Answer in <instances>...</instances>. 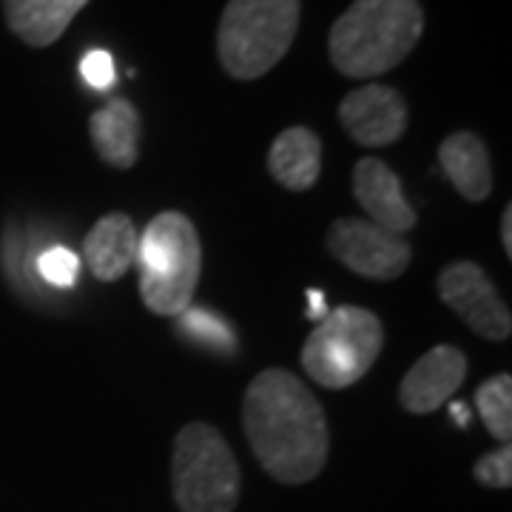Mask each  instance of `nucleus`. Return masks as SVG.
<instances>
[{
  "mask_svg": "<svg viewBox=\"0 0 512 512\" xmlns=\"http://www.w3.org/2000/svg\"><path fill=\"white\" fill-rule=\"evenodd\" d=\"M242 424L256 461L279 484H305L325 470L330 447L325 410L288 370H262L248 384Z\"/></svg>",
  "mask_w": 512,
  "mask_h": 512,
  "instance_id": "nucleus-1",
  "label": "nucleus"
},
{
  "mask_svg": "<svg viewBox=\"0 0 512 512\" xmlns=\"http://www.w3.org/2000/svg\"><path fill=\"white\" fill-rule=\"evenodd\" d=\"M424 32L419 0H353L330 26L328 52L336 72L353 80L379 77L416 49Z\"/></svg>",
  "mask_w": 512,
  "mask_h": 512,
  "instance_id": "nucleus-2",
  "label": "nucleus"
},
{
  "mask_svg": "<svg viewBox=\"0 0 512 512\" xmlns=\"http://www.w3.org/2000/svg\"><path fill=\"white\" fill-rule=\"evenodd\" d=\"M140 293L151 313L180 316L191 308L202 274V245L194 222L180 211H163L137 242Z\"/></svg>",
  "mask_w": 512,
  "mask_h": 512,
  "instance_id": "nucleus-3",
  "label": "nucleus"
},
{
  "mask_svg": "<svg viewBox=\"0 0 512 512\" xmlns=\"http://www.w3.org/2000/svg\"><path fill=\"white\" fill-rule=\"evenodd\" d=\"M299 0H228L217 29V55L234 80H259L274 69L299 32Z\"/></svg>",
  "mask_w": 512,
  "mask_h": 512,
  "instance_id": "nucleus-4",
  "label": "nucleus"
},
{
  "mask_svg": "<svg viewBox=\"0 0 512 512\" xmlns=\"http://www.w3.org/2000/svg\"><path fill=\"white\" fill-rule=\"evenodd\" d=\"M171 484L183 512H234L242 476L220 430L205 421L185 424L174 441Z\"/></svg>",
  "mask_w": 512,
  "mask_h": 512,
  "instance_id": "nucleus-5",
  "label": "nucleus"
},
{
  "mask_svg": "<svg viewBox=\"0 0 512 512\" xmlns=\"http://www.w3.org/2000/svg\"><path fill=\"white\" fill-rule=\"evenodd\" d=\"M384 348L379 316L367 308L345 305L330 311L302 348V367L319 387L342 390L356 384Z\"/></svg>",
  "mask_w": 512,
  "mask_h": 512,
  "instance_id": "nucleus-6",
  "label": "nucleus"
},
{
  "mask_svg": "<svg viewBox=\"0 0 512 512\" xmlns=\"http://www.w3.org/2000/svg\"><path fill=\"white\" fill-rule=\"evenodd\" d=\"M328 251L348 271L365 279H379V282L399 279L413 259L407 239L390 234L373 222L353 220V217L336 220L330 225Z\"/></svg>",
  "mask_w": 512,
  "mask_h": 512,
  "instance_id": "nucleus-7",
  "label": "nucleus"
},
{
  "mask_svg": "<svg viewBox=\"0 0 512 512\" xmlns=\"http://www.w3.org/2000/svg\"><path fill=\"white\" fill-rule=\"evenodd\" d=\"M441 302L464 319V325L481 339L504 342L512 333L510 308L498 296L490 276L476 262H453L439 274Z\"/></svg>",
  "mask_w": 512,
  "mask_h": 512,
  "instance_id": "nucleus-8",
  "label": "nucleus"
},
{
  "mask_svg": "<svg viewBox=\"0 0 512 512\" xmlns=\"http://www.w3.org/2000/svg\"><path fill=\"white\" fill-rule=\"evenodd\" d=\"M339 120L359 146H393L407 131V103L396 89L367 83L339 103Z\"/></svg>",
  "mask_w": 512,
  "mask_h": 512,
  "instance_id": "nucleus-9",
  "label": "nucleus"
},
{
  "mask_svg": "<svg viewBox=\"0 0 512 512\" xmlns=\"http://www.w3.org/2000/svg\"><path fill=\"white\" fill-rule=\"evenodd\" d=\"M467 379V356L453 345L427 350L416 365L404 373L399 402L407 413L427 416L439 410Z\"/></svg>",
  "mask_w": 512,
  "mask_h": 512,
  "instance_id": "nucleus-10",
  "label": "nucleus"
},
{
  "mask_svg": "<svg viewBox=\"0 0 512 512\" xmlns=\"http://www.w3.org/2000/svg\"><path fill=\"white\" fill-rule=\"evenodd\" d=\"M353 197L365 208L370 217L367 222L379 225L390 234L413 231L416 228V211L404 197L402 180L396 171L376 157H365L353 168Z\"/></svg>",
  "mask_w": 512,
  "mask_h": 512,
  "instance_id": "nucleus-11",
  "label": "nucleus"
},
{
  "mask_svg": "<svg viewBox=\"0 0 512 512\" xmlns=\"http://www.w3.org/2000/svg\"><path fill=\"white\" fill-rule=\"evenodd\" d=\"M137 228L126 214H106L94 222L83 242L86 265L100 282H117L137 262Z\"/></svg>",
  "mask_w": 512,
  "mask_h": 512,
  "instance_id": "nucleus-12",
  "label": "nucleus"
},
{
  "mask_svg": "<svg viewBox=\"0 0 512 512\" xmlns=\"http://www.w3.org/2000/svg\"><path fill=\"white\" fill-rule=\"evenodd\" d=\"M94 151L111 168L126 171L140 157V114L126 97H111L89 117Z\"/></svg>",
  "mask_w": 512,
  "mask_h": 512,
  "instance_id": "nucleus-13",
  "label": "nucleus"
},
{
  "mask_svg": "<svg viewBox=\"0 0 512 512\" xmlns=\"http://www.w3.org/2000/svg\"><path fill=\"white\" fill-rule=\"evenodd\" d=\"M439 163L447 180L470 202H484L493 194V165L484 140L473 131H456L439 146Z\"/></svg>",
  "mask_w": 512,
  "mask_h": 512,
  "instance_id": "nucleus-14",
  "label": "nucleus"
},
{
  "mask_svg": "<svg viewBox=\"0 0 512 512\" xmlns=\"http://www.w3.org/2000/svg\"><path fill=\"white\" fill-rule=\"evenodd\" d=\"M268 171L288 191H308L322 174V143L311 128H285L268 151Z\"/></svg>",
  "mask_w": 512,
  "mask_h": 512,
  "instance_id": "nucleus-15",
  "label": "nucleus"
},
{
  "mask_svg": "<svg viewBox=\"0 0 512 512\" xmlns=\"http://www.w3.org/2000/svg\"><path fill=\"white\" fill-rule=\"evenodd\" d=\"M86 3L89 0H3V12L9 29L23 43L46 49L63 37Z\"/></svg>",
  "mask_w": 512,
  "mask_h": 512,
  "instance_id": "nucleus-16",
  "label": "nucleus"
},
{
  "mask_svg": "<svg viewBox=\"0 0 512 512\" xmlns=\"http://www.w3.org/2000/svg\"><path fill=\"white\" fill-rule=\"evenodd\" d=\"M478 416L484 421V427L490 430V436L501 444H510L512 439V376L510 373H498L490 376L487 382L478 387L476 393Z\"/></svg>",
  "mask_w": 512,
  "mask_h": 512,
  "instance_id": "nucleus-17",
  "label": "nucleus"
},
{
  "mask_svg": "<svg viewBox=\"0 0 512 512\" xmlns=\"http://www.w3.org/2000/svg\"><path fill=\"white\" fill-rule=\"evenodd\" d=\"M177 319H180V333H185L188 339H194L197 345L220 350V353H231L234 345H237L234 330L228 328L220 316H214V313L200 311V308H188Z\"/></svg>",
  "mask_w": 512,
  "mask_h": 512,
  "instance_id": "nucleus-18",
  "label": "nucleus"
},
{
  "mask_svg": "<svg viewBox=\"0 0 512 512\" xmlns=\"http://www.w3.org/2000/svg\"><path fill=\"white\" fill-rule=\"evenodd\" d=\"M37 271L43 276V282L55 285V288H72L80 274V259L69 248H52L37 259Z\"/></svg>",
  "mask_w": 512,
  "mask_h": 512,
  "instance_id": "nucleus-19",
  "label": "nucleus"
},
{
  "mask_svg": "<svg viewBox=\"0 0 512 512\" xmlns=\"http://www.w3.org/2000/svg\"><path fill=\"white\" fill-rule=\"evenodd\" d=\"M473 476L478 484L493 487V490H510L512 487V447L501 444L495 453H487L484 458H478L473 467Z\"/></svg>",
  "mask_w": 512,
  "mask_h": 512,
  "instance_id": "nucleus-20",
  "label": "nucleus"
},
{
  "mask_svg": "<svg viewBox=\"0 0 512 512\" xmlns=\"http://www.w3.org/2000/svg\"><path fill=\"white\" fill-rule=\"evenodd\" d=\"M80 74L83 80L97 89V92H109L111 86L117 83V72H114V57L103 49H92L86 52V57L80 60Z\"/></svg>",
  "mask_w": 512,
  "mask_h": 512,
  "instance_id": "nucleus-21",
  "label": "nucleus"
},
{
  "mask_svg": "<svg viewBox=\"0 0 512 512\" xmlns=\"http://www.w3.org/2000/svg\"><path fill=\"white\" fill-rule=\"evenodd\" d=\"M501 242H504L507 256H512V205H507L501 214Z\"/></svg>",
  "mask_w": 512,
  "mask_h": 512,
  "instance_id": "nucleus-22",
  "label": "nucleus"
},
{
  "mask_svg": "<svg viewBox=\"0 0 512 512\" xmlns=\"http://www.w3.org/2000/svg\"><path fill=\"white\" fill-rule=\"evenodd\" d=\"M308 299H311V311H308V316H311L313 322H322V319L328 316V311H325V296L319 291H308Z\"/></svg>",
  "mask_w": 512,
  "mask_h": 512,
  "instance_id": "nucleus-23",
  "label": "nucleus"
},
{
  "mask_svg": "<svg viewBox=\"0 0 512 512\" xmlns=\"http://www.w3.org/2000/svg\"><path fill=\"white\" fill-rule=\"evenodd\" d=\"M450 413H453V419H458V424H467V407L464 404H453Z\"/></svg>",
  "mask_w": 512,
  "mask_h": 512,
  "instance_id": "nucleus-24",
  "label": "nucleus"
}]
</instances>
